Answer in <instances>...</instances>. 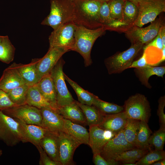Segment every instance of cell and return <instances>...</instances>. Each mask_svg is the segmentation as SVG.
<instances>
[{
	"instance_id": "obj_1",
	"label": "cell",
	"mask_w": 165,
	"mask_h": 165,
	"mask_svg": "<svg viewBox=\"0 0 165 165\" xmlns=\"http://www.w3.org/2000/svg\"><path fill=\"white\" fill-rule=\"evenodd\" d=\"M105 31L103 27L91 29L77 25L75 33V44L72 51L77 52L82 56L85 67L92 63L91 57L92 47L96 39Z\"/></svg>"
},
{
	"instance_id": "obj_2",
	"label": "cell",
	"mask_w": 165,
	"mask_h": 165,
	"mask_svg": "<svg viewBox=\"0 0 165 165\" xmlns=\"http://www.w3.org/2000/svg\"><path fill=\"white\" fill-rule=\"evenodd\" d=\"M74 2L73 21L76 25L91 29L102 27L99 15L102 3L99 0H79Z\"/></svg>"
},
{
	"instance_id": "obj_3",
	"label": "cell",
	"mask_w": 165,
	"mask_h": 165,
	"mask_svg": "<svg viewBox=\"0 0 165 165\" xmlns=\"http://www.w3.org/2000/svg\"><path fill=\"white\" fill-rule=\"evenodd\" d=\"M50 11L41 24L55 30L61 25L73 21L75 5L73 0H50Z\"/></svg>"
},
{
	"instance_id": "obj_4",
	"label": "cell",
	"mask_w": 165,
	"mask_h": 165,
	"mask_svg": "<svg viewBox=\"0 0 165 165\" xmlns=\"http://www.w3.org/2000/svg\"><path fill=\"white\" fill-rule=\"evenodd\" d=\"M144 45L137 42L132 44L130 47L122 52H118L105 59V65L110 75L119 74L130 65Z\"/></svg>"
},
{
	"instance_id": "obj_5",
	"label": "cell",
	"mask_w": 165,
	"mask_h": 165,
	"mask_svg": "<svg viewBox=\"0 0 165 165\" xmlns=\"http://www.w3.org/2000/svg\"><path fill=\"white\" fill-rule=\"evenodd\" d=\"M0 140L9 146L20 142H27L19 123L0 111Z\"/></svg>"
},
{
	"instance_id": "obj_6",
	"label": "cell",
	"mask_w": 165,
	"mask_h": 165,
	"mask_svg": "<svg viewBox=\"0 0 165 165\" xmlns=\"http://www.w3.org/2000/svg\"><path fill=\"white\" fill-rule=\"evenodd\" d=\"M123 111L128 118L148 122L151 109L147 98L137 93L131 95L124 102Z\"/></svg>"
},
{
	"instance_id": "obj_7",
	"label": "cell",
	"mask_w": 165,
	"mask_h": 165,
	"mask_svg": "<svg viewBox=\"0 0 165 165\" xmlns=\"http://www.w3.org/2000/svg\"><path fill=\"white\" fill-rule=\"evenodd\" d=\"M65 62L61 57L50 74L52 79L58 107L69 105L75 101L68 90L65 82L63 68Z\"/></svg>"
},
{
	"instance_id": "obj_8",
	"label": "cell",
	"mask_w": 165,
	"mask_h": 165,
	"mask_svg": "<svg viewBox=\"0 0 165 165\" xmlns=\"http://www.w3.org/2000/svg\"><path fill=\"white\" fill-rule=\"evenodd\" d=\"M161 17L156 19L145 28L134 26L124 32L132 44L137 42L146 45L152 41L157 35L160 28L164 24Z\"/></svg>"
},
{
	"instance_id": "obj_9",
	"label": "cell",
	"mask_w": 165,
	"mask_h": 165,
	"mask_svg": "<svg viewBox=\"0 0 165 165\" xmlns=\"http://www.w3.org/2000/svg\"><path fill=\"white\" fill-rule=\"evenodd\" d=\"M137 6L138 14L134 26L140 27L153 21L158 16L165 12V0H144Z\"/></svg>"
},
{
	"instance_id": "obj_10",
	"label": "cell",
	"mask_w": 165,
	"mask_h": 165,
	"mask_svg": "<svg viewBox=\"0 0 165 165\" xmlns=\"http://www.w3.org/2000/svg\"><path fill=\"white\" fill-rule=\"evenodd\" d=\"M77 26L73 21H71L53 30L49 37L50 47H62L72 50Z\"/></svg>"
},
{
	"instance_id": "obj_11",
	"label": "cell",
	"mask_w": 165,
	"mask_h": 165,
	"mask_svg": "<svg viewBox=\"0 0 165 165\" xmlns=\"http://www.w3.org/2000/svg\"><path fill=\"white\" fill-rule=\"evenodd\" d=\"M6 115L28 124L41 126L42 117L40 109L27 104L15 106L2 111Z\"/></svg>"
},
{
	"instance_id": "obj_12",
	"label": "cell",
	"mask_w": 165,
	"mask_h": 165,
	"mask_svg": "<svg viewBox=\"0 0 165 165\" xmlns=\"http://www.w3.org/2000/svg\"><path fill=\"white\" fill-rule=\"evenodd\" d=\"M70 51L62 47H50L46 53L43 57L39 58L37 63L36 73L38 82L43 76L50 72L65 53Z\"/></svg>"
},
{
	"instance_id": "obj_13",
	"label": "cell",
	"mask_w": 165,
	"mask_h": 165,
	"mask_svg": "<svg viewBox=\"0 0 165 165\" xmlns=\"http://www.w3.org/2000/svg\"><path fill=\"white\" fill-rule=\"evenodd\" d=\"M136 148L127 141L123 130L108 142L100 154L107 160H115L116 157L123 152Z\"/></svg>"
},
{
	"instance_id": "obj_14",
	"label": "cell",
	"mask_w": 165,
	"mask_h": 165,
	"mask_svg": "<svg viewBox=\"0 0 165 165\" xmlns=\"http://www.w3.org/2000/svg\"><path fill=\"white\" fill-rule=\"evenodd\" d=\"M59 138V161L62 165H74L73 156L75 151L81 144L66 133L61 131Z\"/></svg>"
},
{
	"instance_id": "obj_15",
	"label": "cell",
	"mask_w": 165,
	"mask_h": 165,
	"mask_svg": "<svg viewBox=\"0 0 165 165\" xmlns=\"http://www.w3.org/2000/svg\"><path fill=\"white\" fill-rule=\"evenodd\" d=\"M89 144L93 154L100 153L104 146L117 134L97 125L89 127Z\"/></svg>"
},
{
	"instance_id": "obj_16",
	"label": "cell",
	"mask_w": 165,
	"mask_h": 165,
	"mask_svg": "<svg viewBox=\"0 0 165 165\" xmlns=\"http://www.w3.org/2000/svg\"><path fill=\"white\" fill-rule=\"evenodd\" d=\"M40 109L42 117V127L58 134L63 131L64 118L57 110L48 107Z\"/></svg>"
},
{
	"instance_id": "obj_17",
	"label": "cell",
	"mask_w": 165,
	"mask_h": 165,
	"mask_svg": "<svg viewBox=\"0 0 165 165\" xmlns=\"http://www.w3.org/2000/svg\"><path fill=\"white\" fill-rule=\"evenodd\" d=\"M25 84L17 71L11 65L4 70L0 78V89L6 93Z\"/></svg>"
},
{
	"instance_id": "obj_18",
	"label": "cell",
	"mask_w": 165,
	"mask_h": 165,
	"mask_svg": "<svg viewBox=\"0 0 165 165\" xmlns=\"http://www.w3.org/2000/svg\"><path fill=\"white\" fill-rule=\"evenodd\" d=\"M99 15L100 22L106 30H119L124 32L129 28L124 22L116 20L111 16L107 2L101 3Z\"/></svg>"
},
{
	"instance_id": "obj_19",
	"label": "cell",
	"mask_w": 165,
	"mask_h": 165,
	"mask_svg": "<svg viewBox=\"0 0 165 165\" xmlns=\"http://www.w3.org/2000/svg\"><path fill=\"white\" fill-rule=\"evenodd\" d=\"M38 60L37 58L32 59L27 64L13 63L11 65L16 69L25 84L31 86L38 82L36 66Z\"/></svg>"
},
{
	"instance_id": "obj_20",
	"label": "cell",
	"mask_w": 165,
	"mask_h": 165,
	"mask_svg": "<svg viewBox=\"0 0 165 165\" xmlns=\"http://www.w3.org/2000/svg\"><path fill=\"white\" fill-rule=\"evenodd\" d=\"M127 119L124 111L114 114H107L98 126L104 130L117 134L124 129Z\"/></svg>"
},
{
	"instance_id": "obj_21",
	"label": "cell",
	"mask_w": 165,
	"mask_h": 165,
	"mask_svg": "<svg viewBox=\"0 0 165 165\" xmlns=\"http://www.w3.org/2000/svg\"><path fill=\"white\" fill-rule=\"evenodd\" d=\"M40 145L51 159L59 162V134L47 130L41 139Z\"/></svg>"
},
{
	"instance_id": "obj_22",
	"label": "cell",
	"mask_w": 165,
	"mask_h": 165,
	"mask_svg": "<svg viewBox=\"0 0 165 165\" xmlns=\"http://www.w3.org/2000/svg\"><path fill=\"white\" fill-rule=\"evenodd\" d=\"M35 85L53 108L57 110L59 107L57 103L53 82L50 73L43 76Z\"/></svg>"
},
{
	"instance_id": "obj_23",
	"label": "cell",
	"mask_w": 165,
	"mask_h": 165,
	"mask_svg": "<svg viewBox=\"0 0 165 165\" xmlns=\"http://www.w3.org/2000/svg\"><path fill=\"white\" fill-rule=\"evenodd\" d=\"M14 119L19 123L28 142L31 143L35 147L40 145L41 140L44 137L47 130L41 126L27 124L20 119Z\"/></svg>"
},
{
	"instance_id": "obj_24",
	"label": "cell",
	"mask_w": 165,
	"mask_h": 165,
	"mask_svg": "<svg viewBox=\"0 0 165 165\" xmlns=\"http://www.w3.org/2000/svg\"><path fill=\"white\" fill-rule=\"evenodd\" d=\"M57 111L65 119L81 125H87L84 113L75 100L69 105L59 107Z\"/></svg>"
},
{
	"instance_id": "obj_25",
	"label": "cell",
	"mask_w": 165,
	"mask_h": 165,
	"mask_svg": "<svg viewBox=\"0 0 165 165\" xmlns=\"http://www.w3.org/2000/svg\"><path fill=\"white\" fill-rule=\"evenodd\" d=\"M134 70L142 84L151 89L152 87L148 82L149 78L153 75L163 78L165 73V66L155 67L147 65L142 67L134 68Z\"/></svg>"
},
{
	"instance_id": "obj_26",
	"label": "cell",
	"mask_w": 165,
	"mask_h": 165,
	"mask_svg": "<svg viewBox=\"0 0 165 165\" xmlns=\"http://www.w3.org/2000/svg\"><path fill=\"white\" fill-rule=\"evenodd\" d=\"M63 131L74 138L81 144L88 145L89 133L82 125L64 119Z\"/></svg>"
},
{
	"instance_id": "obj_27",
	"label": "cell",
	"mask_w": 165,
	"mask_h": 165,
	"mask_svg": "<svg viewBox=\"0 0 165 165\" xmlns=\"http://www.w3.org/2000/svg\"><path fill=\"white\" fill-rule=\"evenodd\" d=\"M75 102L82 110L89 127L93 125L99 126L103 121L105 115L94 106L89 105Z\"/></svg>"
},
{
	"instance_id": "obj_28",
	"label": "cell",
	"mask_w": 165,
	"mask_h": 165,
	"mask_svg": "<svg viewBox=\"0 0 165 165\" xmlns=\"http://www.w3.org/2000/svg\"><path fill=\"white\" fill-rule=\"evenodd\" d=\"M26 104L39 109L46 107L53 108L42 94L36 85L29 86L27 94Z\"/></svg>"
},
{
	"instance_id": "obj_29",
	"label": "cell",
	"mask_w": 165,
	"mask_h": 165,
	"mask_svg": "<svg viewBox=\"0 0 165 165\" xmlns=\"http://www.w3.org/2000/svg\"><path fill=\"white\" fill-rule=\"evenodd\" d=\"M147 123L144 121H140L136 139V147L150 151L151 149L149 144V140L152 132Z\"/></svg>"
},
{
	"instance_id": "obj_30",
	"label": "cell",
	"mask_w": 165,
	"mask_h": 165,
	"mask_svg": "<svg viewBox=\"0 0 165 165\" xmlns=\"http://www.w3.org/2000/svg\"><path fill=\"white\" fill-rule=\"evenodd\" d=\"M64 76L65 80L68 82L76 93L79 102L83 104L92 105L93 102L97 96L83 89L64 73Z\"/></svg>"
},
{
	"instance_id": "obj_31",
	"label": "cell",
	"mask_w": 165,
	"mask_h": 165,
	"mask_svg": "<svg viewBox=\"0 0 165 165\" xmlns=\"http://www.w3.org/2000/svg\"><path fill=\"white\" fill-rule=\"evenodd\" d=\"M15 48L7 35L3 36L0 42V61L8 64L14 58Z\"/></svg>"
},
{
	"instance_id": "obj_32",
	"label": "cell",
	"mask_w": 165,
	"mask_h": 165,
	"mask_svg": "<svg viewBox=\"0 0 165 165\" xmlns=\"http://www.w3.org/2000/svg\"><path fill=\"white\" fill-rule=\"evenodd\" d=\"M138 14L137 5L130 1L125 0L123 9V22L129 28L133 26Z\"/></svg>"
},
{
	"instance_id": "obj_33",
	"label": "cell",
	"mask_w": 165,
	"mask_h": 165,
	"mask_svg": "<svg viewBox=\"0 0 165 165\" xmlns=\"http://www.w3.org/2000/svg\"><path fill=\"white\" fill-rule=\"evenodd\" d=\"M92 105L104 115L117 113L124 110L123 106L103 101L97 96L94 99Z\"/></svg>"
},
{
	"instance_id": "obj_34",
	"label": "cell",
	"mask_w": 165,
	"mask_h": 165,
	"mask_svg": "<svg viewBox=\"0 0 165 165\" xmlns=\"http://www.w3.org/2000/svg\"><path fill=\"white\" fill-rule=\"evenodd\" d=\"M29 86L25 84L6 93L12 102L16 106L26 104L27 94Z\"/></svg>"
},
{
	"instance_id": "obj_35",
	"label": "cell",
	"mask_w": 165,
	"mask_h": 165,
	"mask_svg": "<svg viewBox=\"0 0 165 165\" xmlns=\"http://www.w3.org/2000/svg\"><path fill=\"white\" fill-rule=\"evenodd\" d=\"M140 121L128 118L127 123L123 129L125 137L128 142L136 147V137L138 132Z\"/></svg>"
},
{
	"instance_id": "obj_36",
	"label": "cell",
	"mask_w": 165,
	"mask_h": 165,
	"mask_svg": "<svg viewBox=\"0 0 165 165\" xmlns=\"http://www.w3.org/2000/svg\"><path fill=\"white\" fill-rule=\"evenodd\" d=\"M164 159L165 152L164 150L151 149L135 163L137 165H150Z\"/></svg>"
},
{
	"instance_id": "obj_37",
	"label": "cell",
	"mask_w": 165,
	"mask_h": 165,
	"mask_svg": "<svg viewBox=\"0 0 165 165\" xmlns=\"http://www.w3.org/2000/svg\"><path fill=\"white\" fill-rule=\"evenodd\" d=\"M165 142V128L160 127V128L151 135L149 140L150 147L153 146L155 149L163 150Z\"/></svg>"
},
{
	"instance_id": "obj_38",
	"label": "cell",
	"mask_w": 165,
	"mask_h": 165,
	"mask_svg": "<svg viewBox=\"0 0 165 165\" xmlns=\"http://www.w3.org/2000/svg\"><path fill=\"white\" fill-rule=\"evenodd\" d=\"M149 151L147 149L134 148L127 150L118 156L115 160L120 162L123 160L133 159L137 162Z\"/></svg>"
},
{
	"instance_id": "obj_39",
	"label": "cell",
	"mask_w": 165,
	"mask_h": 165,
	"mask_svg": "<svg viewBox=\"0 0 165 165\" xmlns=\"http://www.w3.org/2000/svg\"><path fill=\"white\" fill-rule=\"evenodd\" d=\"M125 1V0H110L107 2L111 16L116 20L123 22V9Z\"/></svg>"
},
{
	"instance_id": "obj_40",
	"label": "cell",
	"mask_w": 165,
	"mask_h": 165,
	"mask_svg": "<svg viewBox=\"0 0 165 165\" xmlns=\"http://www.w3.org/2000/svg\"><path fill=\"white\" fill-rule=\"evenodd\" d=\"M40 155L39 164L40 165H62L59 161H54L47 155L40 145L36 147Z\"/></svg>"
},
{
	"instance_id": "obj_41",
	"label": "cell",
	"mask_w": 165,
	"mask_h": 165,
	"mask_svg": "<svg viewBox=\"0 0 165 165\" xmlns=\"http://www.w3.org/2000/svg\"><path fill=\"white\" fill-rule=\"evenodd\" d=\"M165 106V96L161 97L158 100L157 115L159 118L160 127L165 128V115L164 108Z\"/></svg>"
},
{
	"instance_id": "obj_42",
	"label": "cell",
	"mask_w": 165,
	"mask_h": 165,
	"mask_svg": "<svg viewBox=\"0 0 165 165\" xmlns=\"http://www.w3.org/2000/svg\"><path fill=\"white\" fill-rule=\"evenodd\" d=\"M16 106L10 100L7 93L0 89V111Z\"/></svg>"
},
{
	"instance_id": "obj_43",
	"label": "cell",
	"mask_w": 165,
	"mask_h": 165,
	"mask_svg": "<svg viewBox=\"0 0 165 165\" xmlns=\"http://www.w3.org/2000/svg\"><path fill=\"white\" fill-rule=\"evenodd\" d=\"M93 161L95 165H116L119 162L115 160L108 161L104 159L100 153L93 154Z\"/></svg>"
},
{
	"instance_id": "obj_44",
	"label": "cell",
	"mask_w": 165,
	"mask_h": 165,
	"mask_svg": "<svg viewBox=\"0 0 165 165\" xmlns=\"http://www.w3.org/2000/svg\"><path fill=\"white\" fill-rule=\"evenodd\" d=\"M149 46L155 47L160 50H162L163 47L161 37L160 28L157 36L144 48Z\"/></svg>"
},
{
	"instance_id": "obj_45",
	"label": "cell",
	"mask_w": 165,
	"mask_h": 165,
	"mask_svg": "<svg viewBox=\"0 0 165 165\" xmlns=\"http://www.w3.org/2000/svg\"><path fill=\"white\" fill-rule=\"evenodd\" d=\"M148 65L145 53L143 52L142 56L137 61H133L128 68L142 67Z\"/></svg>"
},
{
	"instance_id": "obj_46",
	"label": "cell",
	"mask_w": 165,
	"mask_h": 165,
	"mask_svg": "<svg viewBox=\"0 0 165 165\" xmlns=\"http://www.w3.org/2000/svg\"><path fill=\"white\" fill-rule=\"evenodd\" d=\"M161 37L163 47H165V26L163 24L160 28Z\"/></svg>"
},
{
	"instance_id": "obj_47",
	"label": "cell",
	"mask_w": 165,
	"mask_h": 165,
	"mask_svg": "<svg viewBox=\"0 0 165 165\" xmlns=\"http://www.w3.org/2000/svg\"><path fill=\"white\" fill-rule=\"evenodd\" d=\"M152 165H165V159L158 161L154 163Z\"/></svg>"
},
{
	"instance_id": "obj_48",
	"label": "cell",
	"mask_w": 165,
	"mask_h": 165,
	"mask_svg": "<svg viewBox=\"0 0 165 165\" xmlns=\"http://www.w3.org/2000/svg\"><path fill=\"white\" fill-rule=\"evenodd\" d=\"M130 1L137 5L138 4L144 0H127Z\"/></svg>"
},
{
	"instance_id": "obj_49",
	"label": "cell",
	"mask_w": 165,
	"mask_h": 165,
	"mask_svg": "<svg viewBox=\"0 0 165 165\" xmlns=\"http://www.w3.org/2000/svg\"><path fill=\"white\" fill-rule=\"evenodd\" d=\"M124 165H137L136 163H128L123 164Z\"/></svg>"
},
{
	"instance_id": "obj_50",
	"label": "cell",
	"mask_w": 165,
	"mask_h": 165,
	"mask_svg": "<svg viewBox=\"0 0 165 165\" xmlns=\"http://www.w3.org/2000/svg\"><path fill=\"white\" fill-rule=\"evenodd\" d=\"M101 3L104 2H108L110 0H99Z\"/></svg>"
},
{
	"instance_id": "obj_51",
	"label": "cell",
	"mask_w": 165,
	"mask_h": 165,
	"mask_svg": "<svg viewBox=\"0 0 165 165\" xmlns=\"http://www.w3.org/2000/svg\"><path fill=\"white\" fill-rule=\"evenodd\" d=\"M2 154V150L0 148V157L1 156Z\"/></svg>"
},
{
	"instance_id": "obj_52",
	"label": "cell",
	"mask_w": 165,
	"mask_h": 165,
	"mask_svg": "<svg viewBox=\"0 0 165 165\" xmlns=\"http://www.w3.org/2000/svg\"><path fill=\"white\" fill-rule=\"evenodd\" d=\"M3 36H1L0 35V42H1V41L2 40Z\"/></svg>"
},
{
	"instance_id": "obj_53",
	"label": "cell",
	"mask_w": 165,
	"mask_h": 165,
	"mask_svg": "<svg viewBox=\"0 0 165 165\" xmlns=\"http://www.w3.org/2000/svg\"><path fill=\"white\" fill-rule=\"evenodd\" d=\"M73 0L74 1H77V0Z\"/></svg>"
}]
</instances>
